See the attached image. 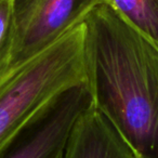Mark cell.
<instances>
[{
  "mask_svg": "<svg viewBox=\"0 0 158 158\" xmlns=\"http://www.w3.org/2000/svg\"><path fill=\"white\" fill-rule=\"evenodd\" d=\"M85 82L139 158H158V48L110 6L84 23Z\"/></svg>",
  "mask_w": 158,
  "mask_h": 158,
  "instance_id": "obj_1",
  "label": "cell"
},
{
  "mask_svg": "<svg viewBox=\"0 0 158 158\" xmlns=\"http://www.w3.org/2000/svg\"><path fill=\"white\" fill-rule=\"evenodd\" d=\"M84 24L0 76V154L22 126L56 93L85 81Z\"/></svg>",
  "mask_w": 158,
  "mask_h": 158,
  "instance_id": "obj_2",
  "label": "cell"
},
{
  "mask_svg": "<svg viewBox=\"0 0 158 158\" xmlns=\"http://www.w3.org/2000/svg\"><path fill=\"white\" fill-rule=\"evenodd\" d=\"M106 0H11V66L47 50L85 23Z\"/></svg>",
  "mask_w": 158,
  "mask_h": 158,
  "instance_id": "obj_3",
  "label": "cell"
},
{
  "mask_svg": "<svg viewBox=\"0 0 158 158\" xmlns=\"http://www.w3.org/2000/svg\"><path fill=\"white\" fill-rule=\"evenodd\" d=\"M91 105L85 81L60 91L14 134L0 158H63L75 123Z\"/></svg>",
  "mask_w": 158,
  "mask_h": 158,
  "instance_id": "obj_4",
  "label": "cell"
},
{
  "mask_svg": "<svg viewBox=\"0 0 158 158\" xmlns=\"http://www.w3.org/2000/svg\"><path fill=\"white\" fill-rule=\"evenodd\" d=\"M63 158H139L113 125L92 105L76 121Z\"/></svg>",
  "mask_w": 158,
  "mask_h": 158,
  "instance_id": "obj_5",
  "label": "cell"
},
{
  "mask_svg": "<svg viewBox=\"0 0 158 158\" xmlns=\"http://www.w3.org/2000/svg\"><path fill=\"white\" fill-rule=\"evenodd\" d=\"M106 5L158 48V0H106Z\"/></svg>",
  "mask_w": 158,
  "mask_h": 158,
  "instance_id": "obj_6",
  "label": "cell"
},
{
  "mask_svg": "<svg viewBox=\"0 0 158 158\" xmlns=\"http://www.w3.org/2000/svg\"><path fill=\"white\" fill-rule=\"evenodd\" d=\"M12 39L11 0H0V76L10 68Z\"/></svg>",
  "mask_w": 158,
  "mask_h": 158,
  "instance_id": "obj_7",
  "label": "cell"
}]
</instances>
